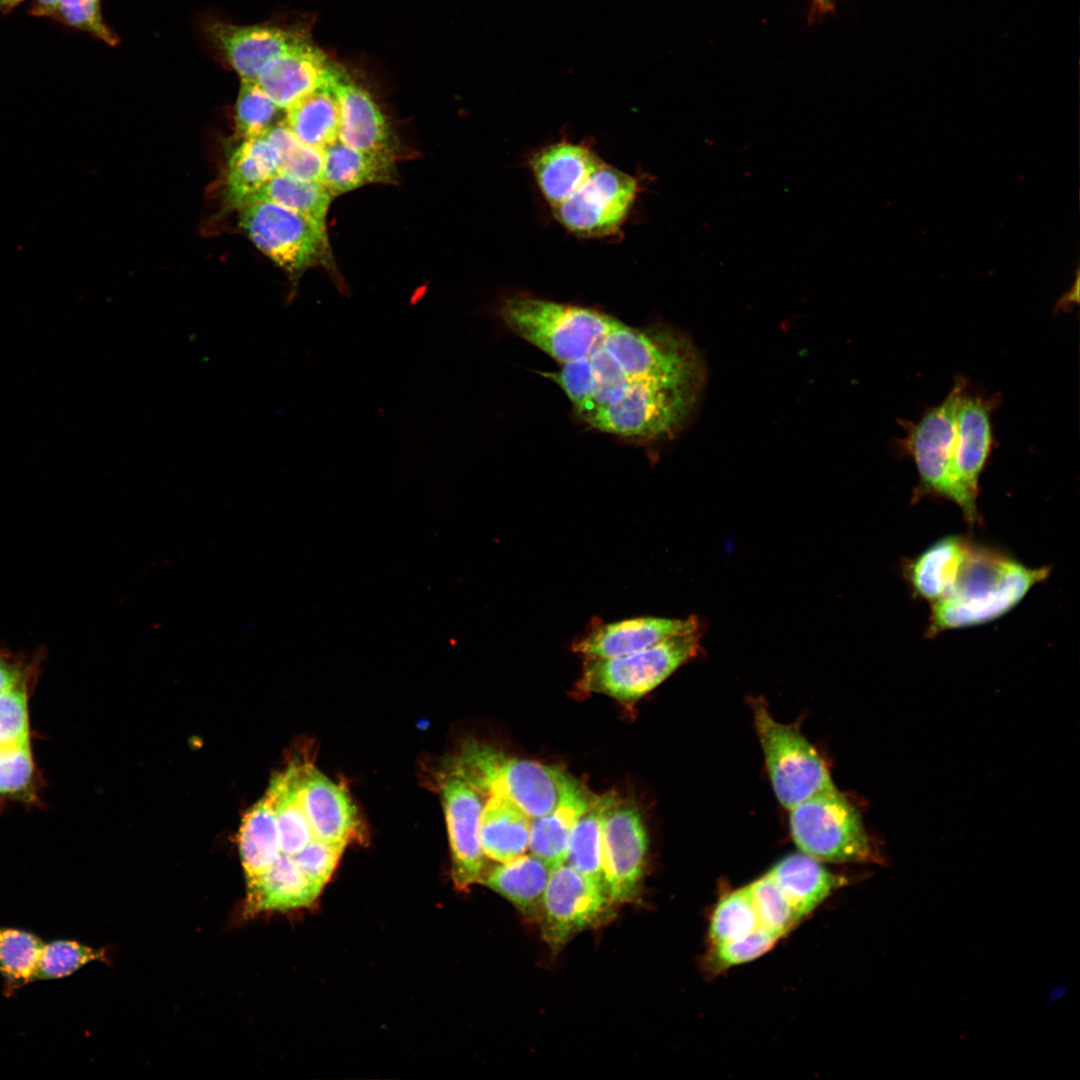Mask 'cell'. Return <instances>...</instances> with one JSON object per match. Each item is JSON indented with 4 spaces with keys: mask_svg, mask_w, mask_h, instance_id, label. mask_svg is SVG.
<instances>
[{
    "mask_svg": "<svg viewBox=\"0 0 1080 1080\" xmlns=\"http://www.w3.org/2000/svg\"><path fill=\"white\" fill-rule=\"evenodd\" d=\"M531 821V817L509 800L487 796L480 821L485 856L501 863L523 855L529 846Z\"/></svg>",
    "mask_w": 1080,
    "mask_h": 1080,
    "instance_id": "484cf974",
    "label": "cell"
},
{
    "mask_svg": "<svg viewBox=\"0 0 1080 1080\" xmlns=\"http://www.w3.org/2000/svg\"><path fill=\"white\" fill-rule=\"evenodd\" d=\"M265 796L276 820L279 855L292 858L314 838L299 801L293 765L272 778Z\"/></svg>",
    "mask_w": 1080,
    "mask_h": 1080,
    "instance_id": "4dcf8cb0",
    "label": "cell"
},
{
    "mask_svg": "<svg viewBox=\"0 0 1080 1080\" xmlns=\"http://www.w3.org/2000/svg\"><path fill=\"white\" fill-rule=\"evenodd\" d=\"M647 850L648 837L639 809L616 796L602 819V868L611 903L630 902L638 895Z\"/></svg>",
    "mask_w": 1080,
    "mask_h": 1080,
    "instance_id": "7c38bea8",
    "label": "cell"
},
{
    "mask_svg": "<svg viewBox=\"0 0 1080 1080\" xmlns=\"http://www.w3.org/2000/svg\"><path fill=\"white\" fill-rule=\"evenodd\" d=\"M60 0H34L29 13L36 17L52 18Z\"/></svg>",
    "mask_w": 1080,
    "mask_h": 1080,
    "instance_id": "7dc6e473",
    "label": "cell"
},
{
    "mask_svg": "<svg viewBox=\"0 0 1080 1080\" xmlns=\"http://www.w3.org/2000/svg\"><path fill=\"white\" fill-rule=\"evenodd\" d=\"M345 847L313 838L292 859L305 877L319 890L332 876Z\"/></svg>",
    "mask_w": 1080,
    "mask_h": 1080,
    "instance_id": "ee69618b",
    "label": "cell"
},
{
    "mask_svg": "<svg viewBox=\"0 0 1080 1080\" xmlns=\"http://www.w3.org/2000/svg\"><path fill=\"white\" fill-rule=\"evenodd\" d=\"M323 156L321 182L333 196L393 179L392 156L358 151L339 140L323 149Z\"/></svg>",
    "mask_w": 1080,
    "mask_h": 1080,
    "instance_id": "4316f807",
    "label": "cell"
},
{
    "mask_svg": "<svg viewBox=\"0 0 1080 1080\" xmlns=\"http://www.w3.org/2000/svg\"><path fill=\"white\" fill-rule=\"evenodd\" d=\"M761 928L746 885L730 890L719 898L709 922V944L739 939Z\"/></svg>",
    "mask_w": 1080,
    "mask_h": 1080,
    "instance_id": "836d02e7",
    "label": "cell"
},
{
    "mask_svg": "<svg viewBox=\"0 0 1080 1080\" xmlns=\"http://www.w3.org/2000/svg\"><path fill=\"white\" fill-rule=\"evenodd\" d=\"M751 706L772 787L783 807L790 810L835 787L823 759L797 728L776 721L759 699Z\"/></svg>",
    "mask_w": 1080,
    "mask_h": 1080,
    "instance_id": "9c48e42d",
    "label": "cell"
},
{
    "mask_svg": "<svg viewBox=\"0 0 1080 1080\" xmlns=\"http://www.w3.org/2000/svg\"><path fill=\"white\" fill-rule=\"evenodd\" d=\"M638 191L634 176L604 163L552 209L558 222L575 235L610 236L624 223Z\"/></svg>",
    "mask_w": 1080,
    "mask_h": 1080,
    "instance_id": "8fae6325",
    "label": "cell"
},
{
    "mask_svg": "<svg viewBox=\"0 0 1080 1080\" xmlns=\"http://www.w3.org/2000/svg\"><path fill=\"white\" fill-rule=\"evenodd\" d=\"M747 886L763 929L783 938L802 920L782 889L768 873Z\"/></svg>",
    "mask_w": 1080,
    "mask_h": 1080,
    "instance_id": "8d00e7d4",
    "label": "cell"
},
{
    "mask_svg": "<svg viewBox=\"0 0 1080 1080\" xmlns=\"http://www.w3.org/2000/svg\"><path fill=\"white\" fill-rule=\"evenodd\" d=\"M591 398L604 403L623 383L653 381L704 385L702 358L690 339L667 326L632 327L619 320L588 355Z\"/></svg>",
    "mask_w": 1080,
    "mask_h": 1080,
    "instance_id": "6da1fadb",
    "label": "cell"
},
{
    "mask_svg": "<svg viewBox=\"0 0 1080 1080\" xmlns=\"http://www.w3.org/2000/svg\"><path fill=\"white\" fill-rule=\"evenodd\" d=\"M454 768L453 773L479 793L505 798L531 818L551 811L572 779L559 767L511 756L474 741L464 745Z\"/></svg>",
    "mask_w": 1080,
    "mask_h": 1080,
    "instance_id": "277c9868",
    "label": "cell"
},
{
    "mask_svg": "<svg viewBox=\"0 0 1080 1080\" xmlns=\"http://www.w3.org/2000/svg\"><path fill=\"white\" fill-rule=\"evenodd\" d=\"M449 837L454 885L466 890L485 872L486 856L480 839L483 801L479 792L460 776L445 777L440 788Z\"/></svg>",
    "mask_w": 1080,
    "mask_h": 1080,
    "instance_id": "5bb4252c",
    "label": "cell"
},
{
    "mask_svg": "<svg viewBox=\"0 0 1080 1080\" xmlns=\"http://www.w3.org/2000/svg\"><path fill=\"white\" fill-rule=\"evenodd\" d=\"M570 400L577 415L589 400L593 389V376L588 356L561 365L558 371L545 373Z\"/></svg>",
    "mask_w": 1080,
    "mask_h": 1080,
    "instance_id": "f6af8a7d",
    "label": "cell"
},
{
    "mask_svg": "<svg viewBox=\"0 0 1080 1080\" xmlns=\"http://www.w3.org/2000/svg\"><path fill=\"white\" fill-rule=\"evenodd\" d=\"M332 197L333 194L322 182L301 180L278 173L249 196L242 206L262 201L273 202L326 227V216Z\"/></svg>",
    "mask_w": 1080,
    "mask_h": 1080,
    "instance_id": "d6a6232c",
    "label": "cell"
},
{
    "mask_svg": "<svg viewBox=\"0 0 1080 1080\" xmlns=\"http://www.w3.org/2000/svg\"><path fill=\"white\" fill-rule=\"evenodd\" d=\"M280 155V173L293 178L321 182L323 150L302 144L285 122L277 123L266 133Z\"/></svg>",
    "mask_w": 1080,
    "mask_h": 1080,
    "instance_id": "d590c367",
    "label": "cell"
},
{
    "mask_svg": "<svg viewBox=\"0 0 1080 1080\" xmlns=\"http://www.w3.org/2000/svg\"><path fill=\"white\" fill-rule=\"evenodd\" d=\"M334 65L305 38L270 61L257 82L280 109L286 110L305 95L327 87Z\"/></svg>",
    "mask_w": 1080,
    "mask_h": 1080,
    "instance_id": "ffe728a7",
    "label": "cell"
},
{
    "mask_svg": "<svg viewBox=\"0 0 1080 1080\" xmlns=\"http://www.w3.org/2000/svg\"><path fill=\"white\" fill-rule=\"evenodd\" d=\"M240 208V223L251 241L290 275L326 257V227L309 217L268 201Z\"/></svg>",
    "mask_w": 1080,
    "mask_h": 1080,
    "instance_id": "30bf717a",
    "label": "cell"
},
{
    "mask_svg": "<svg viewBox=\"0 0 1080 1080\" xmlns=\"http://www.w3.org/2000/svg\"><path fill=\"white\" fill-rule=\"evenodd\" d=\"M280 173V155L266 134L245 138L233 151L228 168V198L241 207L245 200Z\"/></svg>",
    "mask_w": 1080,
    "mask_h": 1080,
    "instance_id": "83f0119b",
    "label": "cell"
},
{
    "mask_svg": "<svg viewBox=\"0 0 1080 1080\" xmlns=\"http://www.w3.org/2000/svg\"><path fill=\"white\" fill-rule=\"evenodd\" d=\"M34 680L0 693V748L30 743L28 697Z\"/></svg>",
    "mask_w": 1080,
    "mask_h": 1080,
    "instance_id": "60d3db41",
    "label": "cell"
},
{
    "mask_svg": "<svg viewBox=\"0 0 1080 1080\" xmlns=\"http://www.w3.org/2000/svg\"><path fill=\"white\" fill-rule=\"evenodd\" d=\"M299 801L313 837L343 846L361 833V821L346 788L315 766L292 764Z\"/></svg>",
    "mask_w": 1080,
    "mask_h": 1080,
    "instance_id": "9a60e30c",
    "label": "cell"
},
{
    "mask_svg": "<svg viewBox=\"0 0 1080 1080\" xmlns=\"http://www.w3.org/2000/svg\"><path fill=\"white\" fill-rule=\"evenodd\" d=\"M767 873L782 889L801 919L849 882L848 878L832 873L821 861L802 852L782 858Z\"/></svg>",
    "mask_w": 1080,
    "mask_h": 1080,
    "instance_id": "603a6c76",
    "label": "cell"
},
{
    "mask_svg": "<svg viewBox=\"0 0 1080 1080\" xmlns=\"http://www.w3.org/2000/svg\"><path fill=\"white\" fill-rule=\"evenodd\" d=\"M968 545L962 536H946L908 561L904 574L912 591L931 604L942 598L956 580Z\"/></svg>",
    "mask_w": 1080,
    "mask_h": 1080,
    "instance_id": "d4e9b609",
    "label": "cell"
},
{
    "mask_svg": "<svg viewBox=\"0 0 1080 1080\" xmlns=\"http://www.w3.org/2000/svg\"><path fill=\"white\" fill-rule=\"evenodd\" d=\"M103 959V950L76 941L59 940L44 944L33 981L66 977L88 962Z\"/></svg>",
    "mask_w": 1080,
    "mask_h": 1080,
    "instance_id": "f35d334b",
    "label": "cell"
},
{
    "mask_svg": "<svg viewBox=\"0 0 1080 1080\" xmlns=\"http://www.w3.org/2000/svg\"><path fill=\"white\" fill-rule=\"evenodd\" d=\"M615 797L616 794L612 792L594 796L591 804L573 828L566 856L567 864L601 886L605 892L602 868V819L606 808Z\"/></svg>",
    "mask_w": 1080,
    "mask_h": 1080,
    "instance_id": "1f68e13d",
    "label": "cell"
},
{
    "mask_svg": "<svg viewBox=\"0 0 1080 1080\" xmlns=\"http://www.w3.org/2000/svg\"><path fill=\"white\" fill-rule=\"evenodd\" d=\"M550 872L541 859L523 854L484 872L480 882L511 902L525 917L539 920Z\"/></svg>",
    "mask_w": 1080,
    "mask_h": 1080,
    "instance_id": "cb8c5ba5",
    "label": "cell"
},
{
    "mask_svg": "<svg viewBox=\"0 0 1080 1080\" xmlns=\"http://www.w3.org/2000/svg\"><path fill=\"white\" fill-rule=\"evenodd\" d=\"M52 18L110 46L119 42L117 35L103 20L100 0H60Z\"/></svg>",
    "mask_w": 1080,
    "mask_h": 1080,
    "instance_id": "7bdbcfd3",
    "label": "cell"
},
{
    "mask_svg": "<svg viewBox=\"0 0 1080 1080\" xmlns=\"http://www.w3.org/2000/svg\"><path fill=\"white\" fill-rule=\"evenodd\" d=\"M23 1L24 0H0V12L2 14H8Z\"/></svg>",
    "mask_w": 1080,
    "mask_h": 1080,
    "instance_id": "c3c4849f",
    "label": "cell"
},
{
    "mask_svg": "<svg viewBox=\"0 0 1080 1080\" xmlns=\"http://www.w3.org/2000/svg\"><path fill=\"white\" fill-rule=\"evenodd\" d=\"M814 1H815V4H816L817 8H819L822 11H825V10L831 8V0H814Z\"/></svg>",
    "mask_w": 1080,
    "mask_h": 1080,
    "instance_id": "681fc988",
    "label": "cell"
},
{
    "mask_svg": "<svg viewBox=\"0 0 1080 1080\" xmlns=\"http://www.w3.org/2000/svg\"><path fill=\"white\" fill-rule=\"evenodd\" d=\"M279 109L257 81L241 80L236 102V128L244 139L266 134Z\"/></svg>",
    "mask_w": 1080,
    "mask_h": 1080,
    "instance_id": "ab89813d",
    "label": "cell"
},
{
    "mask_svg": "<svg viewBox=\"0 0 1080 1080\" xmlns=\"http://www.w3.org/2000/svg\"><path fill=\"white\" fill-rule=\"evenodd\" d=\"M781 938L778 934L761 928L739 939L709 944L704 956V967L710 974H718L753 961L770 951Z\"/></svg>",
    "mask_w": 1080,
    "mask_h": 1080,
    "instance_id": "74e56055",
    "label": "cell"
},
{
    "mask_svg": "<svg viewBox=\"0 0 1080 1080\" xmlns=\"http://www.w3.org/2000/svg\"><path fill=\"white\" fill-rule=\"evenodd\" d=\"M1050 571L1049 567H1028L1006 553L969 542L954 584L931 604L927 636L998 619L1015 608Z\"/></svg>",
    "mask_w": 1080,
    "mask_h": 1080,
    "instance_id": "7a4b0ae2",
    "label": "cell"
},
{
    "mask_svg": "<svg viewBox=\"0 0 1080 1080\" xmlns=\"http://www.w3.org/2000/svg\"><path fill=\"white\" fill-rule=\"evenodd\" d=\"M327 88L339 107L338 140L358 151L393 157L389 126L370 94L336 64Z\"/></svg>",
    "mask_w": 1080,
    "mask_h": 1080,
    "instance_id": "d6986e66",
    "label": "cell"
},
{
    "mask_svg": "<svg viewBox=\"0 0 1080 1080\" xmlns=\"http://www.w3.org/2000/svg\"><path fill=\"white\" fill-rule=\"evenodd\" d=\"M594 794L572 777L559 801L547 814L532 818L528 849L552 870L566 862L573 828Z\"/></svg>",
    "mask_w": 1080,
    "mask_h": 1080,
    "instance_id": "7402d4cb",
    "label": "cell"
},
{
    "mask_svg": "<svg viewBox=\"0 0 1080 1080\" xmlns=\"http://www.w3.org/2000/svg\"><path fill=\"white\" fill-rule=\"evenodd\" d=\"M38 663L0 649V693L28 680L35 679Z\"/></svg>",
    "mask_w": 1080,
    "mask_h": 1080,
    "instance_id": "bcb514c9",
    "label": "cell"
},
{
    "mask_svg": "<svg viewBox=\"0 0 1080 1080\" xmlns=\"http://www.w3.org/2000/svg\"><path fill=\"white\" fill-rule=\"evenodd\" d=\"M44 942L31 932L0 926V974L14 988L33 981Z\"/></svg>",
    "mask_w": 1080,
    "mask_h": 1080,
    "instance_id": "e575fe53",
    "label": "cell"
},
{
    "mask_svg": "<svg viewBox=\"0 0 1080 1080\" xmlns=\"http://www.w3.org/2000/svg\"><path fill=\"white\" fill-rule=\"evenodd\" d=\"M997 399L966 392L956 410L954 471L964 495L977 504L979 478L989 458L992 442V411Z\"/></svg>",
    "mask_w": 1080,
    "mask_h": 1080,
    "instance_id": "ac0fdd59",
    "label": "cell"
},
{
    "mask_svg": "<svg viewBox=\"0 0 1080 1080\" xmlns=\"http://www.w3.org/2000/svg\"><path fill=\"white\" fill-rule=\"evenodd\" d=\"M965 388L964 377H957L939 404L928 408L916 422H902L906 435L898 442L899 449L912 458L917 468L919 482L914 497L948 499L961 509L969 523L975 524L979 521L977 504L961 491L954 471L956 410Z\"/></svg>",
    "mask_w": 1080,
    "mask_h": 1080,
    "instance_id": "8992f818",
    "label": "cell"
},
{
    "mask_svg": "<svg viewBox=\"0 0 1080 1080\" xmlns=\"http://www.w3.org/2000/svg\"><path fill=\"white\" fill-rule=\"evenodd\" d=\"M239 850L246 884L261 876L278 857V830L266 796L244 815L239 831Z\"/></svg>",
    "mask_w": 1080,
    "mask_h": 1080,
    "instance_id": "f546056e",
    "label": "cell"
},
{
    "mask_svg": "<svg viewBox=\"0 0 1080 1080\" xmlns=\"http://www.w3.org/2000/svg\"><path fill=\"white\" fill-rule=\"evenodd\" d=\"M284 122L302 144L323 150L338 140L336 98L327 87L319 88L289 106Z\"/></svg>",
    "mask_w": 1080,
    "mask_h": 1080,
    "instance_id": "f1b7e54d",
    "label": "cell"
},
{
    "mask_svg": "<svg viewBox=\"0 0 1080 1080\" xmlns=\"http://www.w3.org/2000/svg\"><path fill=\"white\" fill-rule=\"evenodd\" d=\"M605 162L583 144L558 142L533 153L529 165L552 208L575 192Z\"/></svg>",
    "mask_w": 1080,
    "mask_h": 1080,
    "instance_id": "44dd1931",
    "label": "cell"
},
{
    "mask_svg": "<svg viewBox=\"0 0 1080 1080\" xmlns=\"http://www.w3.org/2000/svg\"><path fill=\"white\" fill-rule=\"evenodd\" d=\"M204 30L241 80L249 81H257L270 61L306 38L278 26L236 25L216 19L207 21Z\"/></svg>",
    "mask_w": 1080,
    "mask_h": 1080,
    "instance_id": "e0dca14e",
    "label": "cell"
},
{
    "mask_svg": "<svg viewBox=\"0 0 1080 1080\" xmlns=\"http://www.w3.org/2000/svg\"><path fill=\"white\" fill-rule=\"evenodd\" d=\"M30 743L0 748V797L23 798L35 782Z\"/></svg>",
    "mask_w": 1080,
    "mask_h": 1080,
    "instance_id": "b9f144b4",
    "label": "cell"
},
{
    "mask_svg": "<svg viewBox=\"0 0 1080 1080\" xmlns=\"http://www.w3.org/2000/svg\"><path fill=\"white\" fill-rule=\"evenodd\" d=\"M700 630L695 616L672 619L640 616L613 622L593 618L571 649L583 657L612 658L635 653L675 635Z\"/></svg>",
    "mask_w": 1080,
    "mask_h": 1080,
    "instance_id": "2e32d148",
    "label": "cell"
},
{
    "mask_svg": "<svg viewBox=\"0 0 1080 1080\" xmlns=\"http://www.w3.org/2000/svg\"><path fill=\"white\" fill-rule=\"evenodd\" d=\"M701 631L667 638L641 651L612 658L583 657L577 687L620 702H634L654 690L700 650Z\"/></svg>",
    "mask_w": 1080,
    "mask_h": 1080,
    "instance_id": "ba28073f",
    "label": "cell"
},
{
    "mask_svg": "<svg viewBox=\"0 0 1080 1080\" xmlns=\"http://www.w3.org/2000/svg\"><path fill=\"white\" fill-rule=\"evenodd\" d=\"M789 811L791 836L802 853L833 863L880 862L858 809L836 787Z\"/></svg>",
    "mask_w": 1080,
    "mask_h": 1080,
    "instance_id": "52a82bcc",
    "label": "cell"
},
{
    "mask_svg": "<svg viewBox=\"0 0 1080 1080\" xmlns=\"http://www.w3.org/2000/svg\"><path fill=\"white\" fill-rule=\"evenodd\" d=\"M497 313L506 328L560 365L590 355L618 321L593 308L528 295L504 298Z\"/></svg>",
    "mask_w": 1080,
    "mask_h": 1080,
    "instance_id": "3957f363",
    "label": "cell"
},
{
    "mask_svg": "<svg viewBox=\"0 0 1080 1080\" xmlns=\"http://www.w3.org/2000/svg\"><path fill=\"white\" fill-rule=\"evenodd\" d=\"M702 388L696 384L625 382L584 422L601 432L640 442L668 438L686 424Z\"/></svg>",
    "mask_w": 1080,
    "mask_h": 1080,
    "instance_id": "5b68a950",
    "label": "cell"
},
{
    "mask_svg": "<svg viewBox=\"0 0 1080 1080\" xmlns=\"http://www.w3.org/2000/svg\"><path fill=\"white\" fill-rule=\"evenodd\" d=\"M612 904L605 890L566 862L551 870L540 913L544 941L553 952L602 919Z\"/></svg>",
    "mask_w": 1080,
    "mask_h": 1080,
    "instance_id": "4fadbf2b",
    "label": "cell"
}]
</instances>
